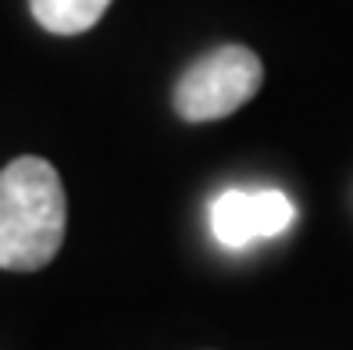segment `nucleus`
<instances>
[{"label":"nucleus","mask_w":353,"mask_h":350,"mask_svg":"<svg viewBox=\"0 0 353 350\" xmlns=\"http://www.w3.org/2000/svg\"><path fill=\"white\" fill-rule=\"evenodd\" d=\"M68 200L43 157H18L0 172V269L39 272L65 243Z\"/></svg>","instance_id":"obj_1"},{"label":"nucleus","mask_w":353,"mask_h":350,"mask_svg":"<svg viewBox=\"0 0 353 350\" xmlns=\"http://www.w3.org/2000/svg\"><path fill=\"white\" fill-rule=\"evenodd\" d=\"M264 82V65L250 47H218L179 79L175 111L185 121H214L250 104Z\"/></svg>","instance_id":"obj_2"},{"label":"nucleus","mask_w":353,"mask_h":350,"mask_svg":"<svg viewBox=\"0 0 353 350\" xmlns=\"http://www.w3.org/2000/svg\"><path fill=\"white\" fill-rule=\"evenodd\" d=\"M296 222L293 200L279 190H261V193H246V190H225L211 204V229L221 246H250L254 240H268L285 233Z\"/></svg>","instance_id":"obj_3"},{"label":"nucleus","mask_w":353,"mask_h":350,"mask_svg":"<svg viewBox=\"0 0 353 350\" xmlns=\"http://www.w3.org/2000/svg\"><path fill=\"white\" fill-rule=\"evenodd\" d=\"M108 8L111 0H29L32 18L54 36L90 32Z\"/></svg>","instance_id":"obj_4"}]
</instances>
